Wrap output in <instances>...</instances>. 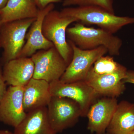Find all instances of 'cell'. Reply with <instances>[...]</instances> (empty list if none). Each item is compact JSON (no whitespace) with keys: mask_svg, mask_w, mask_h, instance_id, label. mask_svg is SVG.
<instances>
[{"mask_svg":"<svg viewBox=\"0 0 134 134\" xmlns=\"http://www.w3.org/2000/svg\"><path fill=\"white\" fill-rule=\"evenodd\" d=\"M68 41L83 50H92L100 46L105 47L110 55H119L122 44L121 39L100 28L88 27L77 23L67 29Z\"/></svg>","mask_w":134,"mask_h":134,"instance_id":"obj_1","label":"cell"},{"mask_svg":"<svg viewBox=\"0 0 134 134\" xmlns=\"http://www.w3.org/2000/svg\"><path fill=\"white\" fill-rule=\"evenodd\" d=\"M60 11L62 15L72 17L84 25H97L113 34L123 26L134 24V17L116 15L97 6L68 7Z\"/></svg>","mask_w":134,"mask_h":134,"instance_id":"obj_2","label":"cell"},{"mask_svg":"<svg viewBox=\"0 0 134 134\" xmlns=\"http://www.w3.org/2000/svg\"><path fill=\"white\" fill-rule=\"evenodd\" d=\"M77 21L76 18L62 15L60 11L54 9L48 12L43 20V35L53 43L68 65L72 60L73 50L67 40V29L70 25Z\"/></svg>","mask_w":134,"mask_h":134,"instance_id":"obj_3","label":"cell"},{"mask_svg":"<svg viewBox=\"0 0 134 134\" xmlns=\"http://www.w3.org/2000/svg\"><path fill=\"white\" fill-rule=\"evenodd\" d=\"M36 18L2 24L0 29V44L3 49L1 61L3 65L18 58L26 42V33Z\"/></svg>","mask_w":134,"mask_h":134,"instance_id":"obj_4","label":"cell"},{"mask_svg":"<svg viewBox=\"0 0 134 134\" xmlns=\"http://www.w3.org/2000/svg\"><path fill=\"white\" fill-rule=\"evenodd\" d=\"M68 41L73 50V56L60 81L64 83L84 81L95 62L105 55L108 51L103 46L92 50H83Z\"/></svg>","mask_w":134,"mask_h":134,"instance_id":"obj_5","label":"cell"},{"mask_svg":"<svg viewBox=\"0 0 134 134\" xmlns=\"http://www.w3.org/2000/svg\"><path fill=\"white\" fill-rule=\"evenodd\" d=\"M47 109L50 125L57 133L73 126L82 117L79 104L68 98L52 96Z\"/></svg>","mask_w":134,"mask_h":134,"instance_id":"obj_6","label":"cell"},{"mask_svg":"<svg viewBox=\"0 0 134 134\" xmlns=\"http://www.w3.org/2000/svg\"><path fill=\"white\" fill-rule=\"evenodd\" d=\"M31 58L34 66L33 78L49 83L59 80L68 66L54 46L39 50Z\"/></svg>","mask_w":134,"mask_h":134,"instance_id":"obj_7","label":"cell"},{"mask_svg":"<svg viewBox=\"0 0 134 134\" xmlns=\"http://www.w3.org/2000/svg\"><path fill=\"white\" fill-rule=\"evenodd\" d=\"M51 96L71 99L79 104L82 117L86 116L91 106L100 96L85 81L64 83L59 80L50 83Z\"/></svg>","mask_w":134,"mask_h":134,"instance_id":"obj_8","label":"cell"},{"mask_svg":"<svg viewBox=\"0 0 134 134\" xmlns=\"http://www.w3.org/2000/svg\"><path fill=\"white\" fill-rule=\"evenodd\" d=\"M23 86H10L0 101V121L15 128L26 117Z\"/></svg>","mask_w":134,"mask_h":134,"instance_id":"obj_9","label":"cell"},{"mask_svg":"<svg viewBox=\"0 0 134 134\" xmlns=\"http://www.w3.org/2000/svg\"><path fill=\"white\" fill-rule=\"evenodd\" d=\"M117 104L116 98L104 97L94 101L86 115L89 131L95 134H105Z\"/></svg>","mask_w":134,"mask_h":134,"instance_id":"obj_10","label":"cell"},{"mask_svg":"<svg viewBox=\"0 0 134 134\" xmlns=\"http://www.w3.org/2000/svg\"><path fill=\"white\" fill-rule=\"evenodd\" d=\"M53 3L42 9H39L36 20L26 33V42L19 54V58H30L39 50H47L54 46L51 41L44 36L42 31L43 20L48 12L54 9Z\"/></svg>","mask_w":134,"mask_h":134,"instance_id":"obj_11","label":"cell"},{"mask_svg":"<svg viewBox=\"0 0 134 134\" xmlns=\"http://www.w3.org/2000/svg\"><path fill=\"white\" fill-rule=\"evenodd\" d=\"M127 70L124 66L118 71L97 76L88 75L84 80L100 96L116 98L125 91L123 82Z\"/></svg>","mask_w":134,"mask_h":134,"instance_id":"obj_12","label":"cell"},{"mask_svg":"<svg viewBox=\"0 0 134 134\" xmlns=\"http://www.w3.org/2000/svg\"><path fill=\"white\" fill-rule=\"evenodd\" d=\"M34 64L31 58H19L5 63L2 69L7 85L24 87L33 78Z\"/></svg>","mask_w":134,"mask_h":134,"instance_id":"obj_13","label":"cell"},{"mask_svg":"<svg viewBox=\"0 0 134 134\" xmlns=\"http://www.w3.org/2000/svg\"><path fill=\"white\" fill-rule=\"evenodd\" d=\"M52 96L50 83L44 80L32 78L24 87L23 104L26 113L47 107Z\"/></svg>","mask_w":134,"mask_h":134,"instance_id":"obj_14","label":"cell"},{"mask_svg":"<svg viewBox=\"0 0 134 134\" xmlns=\"http://www.w3.org/2000/svg\"><path fill=\"white\" fill-rule=\"evenodd\" d=\"M14 134H57L48 119L47 107L27 113L26 117L14 128Z\"/></svg>","mask_w":134,"mask_h":134,"instance_id":"obj_15","label":"cell"},{"mask_svg":"<svg viewBox=\"0 0 134 134\" xmlns=\"http://www.w3.org/2000/svg\"><path fill=\"white\" fill-rule=\"evenodd\" d=\"M38 10L32 0H8L0 9V17L2 23L36 18Z\"/></svg>","mask_w":134,"mask_h":134,"instance_id":"obj_16","label":"cell"},{"mask_svg":"<svg viewBox=\"0 0 134 134\" xmlns=\"http://www.w3.org/2000/svg\"><path fill=\"white\" fill-rule=\"evenodd\" d=\"M134 130V104L127 101L118 104L106 132L130 134Z\"/></svg>","mask_w":134,"mask_h":134,"instance_id":"obj_17","label":"cell"},{"mask_svg":"<svg viewBox=\"0 0 134 134\" xmlns=\"http://www.w3.org/2000/svg\"><path fill=\"white\" fill-rule=\"evenodd\" d=\"M112 56L104 55L99 58L94 63L87 76L110 74L120 69L123 65L115 62Z\"/></svg>","mask_w":134,"mask_h":134,"instance_id":"obj_18","label":"cell"},{"mask_svg":"<svg viewBox=\"0 0 134 134\" xmlns=\"http://www.w3.org/2000/svg\"><path fill=\"white\" fill-rule=\"evenodd\" d=\"M62 2V6L65 7L72 6H97L114 13L113 0H63Z\"/></svg>","mask_w":134,"mask_h":134,"instance_id":"obj_19","label":"cell"},{"mask_svg":"<svg viewBox=\"0 0 134 134\" xmlns=\"http://www.w3.org/2000/svg\"><path fill=\"white\" fill-rule=\"evenodd\" d=\"M39 9H42L52 3L61 2L62 0H32Z\"/></svg>","mask_w":134,"mask_h":134,"instance_id":"obj_20","label":"cell"},{"mask_svg":"<svg viewBox=\"0 0 134 134\" xmlns=\"http://www.w3.org/2000/svg\"><path fill=\"white\" fill-rule=\"evenodd\" d=\"M7 84L3 78L2 74V69L0 64V101L4 96L7 90Z\"/></svg>","mask_w":134,"mask_h":134,"instance_id":"obj_21","label":"cell"},{"mask_svg":"<svg viewBox=\"0 0 134 134\" xmlns=\"http://www.w3.org/2000/svg\"><path fill=\"white\" fill-rule=\"evenodd\" d=\"M123 82L124 83H129L134 84V70H127L126 75Z\"/></svg>","mask_w":134,"mask_h":134,"instance_id":"obj_22","label":"cell"},{"mask_svg":"<svg viewBox=\"0 0 134 134\" xmlns=\"http://www.w3.org/2000/svg\"><path fill=\"white\" fill-rule=\"evenodd\" d=\"M8 1V0H0V9L5 7Z\"/></svg>","mask_w":134,"mask_h":134,"instance_id":"obj_23","label":"cell"},{"mask_svg":"<svg viewBox=\"0 0 134 134\" xmlns=\"http://www.w3.org/2000/svg\"><path fill=\"white\" fill-rule=\"evenodd\" d=\"M0 134H14L9 131L7 130H0Z\"/></svg>","mask_w":134,"mask_h":134,"instance_id":"obj_24","label":"cell"},{"mask_svg":"<svg viewBox=\"0 0 134 134\" xmlns=\"http://www.w3.org/2000/svg\"><path fill=\"white\" fill-rule=\"evenodd\" d=\"M2 24V22L1 21V17H0V29H1V27Z\"/></svg>","mask_w":134,"mask_h":134,"instance_id":"obj_25","label":"cell"},{"mask_svg":"<svg viewBox=\"0 0 134 134\" xmlns=\"http://www.w3.org/2000/svg\"><path fill=\"white\" fill-rule=\"evenodd\" d=\"M105 134H112V133H108V132H106V133H105Z\"/></svg>","mask_w":134,"mask_h":134,"instance_id":"obj_26","label":"cell"},{"mask_svg":"<svg viewBox=\"0 0 134 134\" xmlns=\"http://www.w3.org/2000/svg\"><path fill=\"white\" fill-rule=\"evenodd\" d=\"M130 134H134V130Z\"/></svg>","mask_w":134,"mask_h":134,"instance_id":"obj_27","label":"cell"},{"mask_svg":"<svg viewBox=\"0 0 134 134\" xmlns=\"http://www.w3.org/2000/svg\"><path fill=\"white\" fill-rule=\"evenodd\" d=\"M1 48V44H0V48Z\"/></svg>","mask_w":134,"mask_h":134,"instance_id":"obj_28","label":"cell"},{"mask_svg":"<svg viewBox=\"0 0 134 134\" xmlns=\"http://www.w3.org/2000/svg\"><path fill=\"white\" fill-rule=\"evenodd\" d=\"M62 1H63V0H62Z\"/></svg>","mask_w":134,"mask_h":134,"instance_id":"obj_29","label":"cell"}]
</instances>
